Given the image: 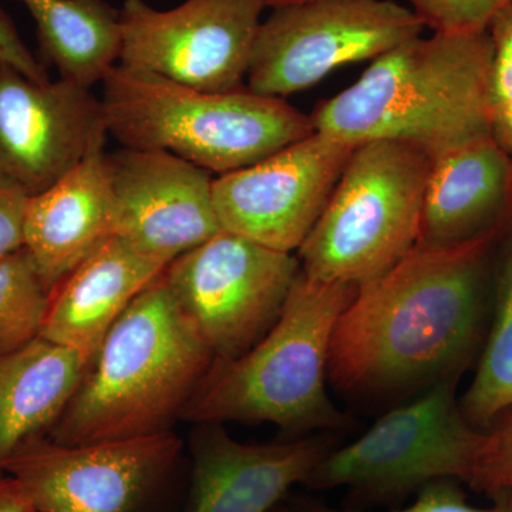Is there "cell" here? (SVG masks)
Returning a JSON list of instances; mask_svg holds the SVG:
<instances>
[{"mask_svg": "<svg viewBox=\"0 0 512 512\" xmlns=\"http://www.w3.org/2000/svg\"><path fill=\"white\" fill-rule=\"evenodd\" d=\"M191 441L187 512H271L293 485L306 484L330 451L326 437L248 444L220 424H202Z\"/></svg>", "mask_w": 512, "mask_h": 512, "instance_id": "obj_15", "label": "cell"}, {"mask_svg": "<svg viewBox=\"0 0 512 512\" xmlns=\"http://www.w3.org/2000/svg\"><path fill=\"white\" fill-rule=\"evenodd\" d=\"M503 232L453 247L417 244L360 285L333 330L332 382L386 394L461 373L480 332L485 262Z\"/></svg>", "mask_w": 512, "mask_h": 512, "instance_id": "obj_1", "label": "cell"}, {"mask_svg": "<svg viewBox=\"0 0 512 512\" xmlns=\"http://www.w3.org/2000/svg\"><path fill=\"white\" fill-rule=\"evenodd\" d=\"M302 512H357L336 510L322 504H308ZM390 512H512L510 505L493 503L491 507H476L468 503L466 494L456 480H439L420 488L409 507Z\"/></svg>", "mask_w": 512, "mask_h": 512, "instance_id": "obj_25", "label": "cell"}, {"mask_svg": "<svg viewBox=\"0 0 512 512\" xmlns=\"http://www.w3.org/2000/svg\"><path fill=\"white\" fill-rule=\"evenodd\" d=\"M29 195L0 177V256L23 248V222Z\"/></svg>", "mask_w": 512, "mask_h": 512, "instance_id": "obj_27", "label": "cell"}, {"mask_svg": "<svg viewBox=\"0 0 512 512\" xmlns=\"http://www.w3.org/2000/svg\"><path fill=\"white\" fill-rule=\"evenodd\" d=\"M493 45L490 69L491 113L512 100V3L491 20L487 29Z\"/></svg>", "mask_w": 512, "mask_h": 512, "instance_id": "obj_26", "label": "cell"}, {"mask_svg": "<svg viewBox=\"0 0 512 512\" xmlns=\"http://www.w3.org/2000/svg\"><path fill=\"white\" fill-rule=\"evenodd\" d=\"M512 158L484 134L434 158L424 194L419 244L453 247L505 231Z\"/></svg>", "mask_w": 512, "mask_h": 512, "instance_id": "obj_17", "label": "cell"}, {"mask_svg": "<svg viewBox=\"0 0 512 512\" xmlns=\"http://www.w3.org/2000/svg\"><path fill=\"white\" fill-rule=\"evenodd\" d=\"M103 130L90 90L62 79L36 82L0 60V177L29 197L79 164Z\"/></svg>", "mask_w": 512, "mask_h": 512, "instance_id": "obj_14", "label": "cell"}, {"mask_svg": "<svg viewBox=\"0 0 512 512\" xmlns=\"http://www.w3.org/2000/svg\"><path fill=\"white\" fill-rule=\"evenodd\" d=\"M357 289L301 269L274 326L244 355L214 360L181 419L271 423L288 431L345 426L326 379L333 330Z\"/></svg>", "mask_w": 512, "mask_h": 512, "instance_id": "obj_4", "label": "cell"}, {"mask_svg": "<svg viewBox=\"0 0 512 512\" xmlns=\"http://www.w3.org/2000/svg\"><path fill=\"white\" fill-rule=\"evenodd\" d=\"M35 19L40 53L60 79L90 90L120 62V10L106 0H19Z\"/></svg>", "mask_w": 512, "mask_h": 512, "instance_id": "obj_20", "label": "cell"}, {"mask_svg": "<svg viewBox=\"0 0 512 512\" xmlns=\"http://www.w3.org/2000/svg\"><path fill=\"white\" fill-rule=\"evenodd\" d=\"M92 362L93 356L42 336L0 357V476L26 440L52 430Z\"/></svg>", "mask_w": 512, "mask_h": 512, "instance_id": "obj_19", "label": "cell"}, {"mask_svg": "<svg viewBox=\"0 0 512 512\" xmlns=\"http://www.w3.org/2000/svg\"><path fill=\"white\" fill-rule=\"evenodd\" d=\"M107 130L52 187L29 197L23 248L52 295L77 266L114 237V195L104 151Z\"/></svg>", "mask_w": 512, "mask_h": 512, "instance_id": "obj_16", "label": "cell"}, {"mask_svg": "<svg viewBox=\"0 0 512 512\" xmlns=\"http://www.w3.org/2000/svg\"><path fill=\"white\" fill-rule=\"evenodd\" d=\"M460 406L476 429L487 427L512 407V239L501 272L493 329Z\"/></svg>", "mask_w": 512, "mask_h": 512, "instance_id": "obj_21", "label": "cell"}, {"mask_svg": "<svg viewBox=\"0 0 512 512\" xmlns=\"http://www.w3.org/2000/svg\"><path fill=\"white\" fill-rule=\"evenodd\" d=\"M0 60L12 64L13 67L36 82H49V74L35 56L30 53L12 19L0 8Z\"/></svg>", "mask_w": 512, "mask_h": 512, "instance_id": "obj_28", "label": "cell"}, {"mask_svg": "<svg viewBox=\"0 0 512 512\" xmlns=\"http://www.w3.org/2000/svg\"><path fill=\"white\" fill-rule=\"evenodd\" d=\"M183 443L173 431L62 444L26 440L3 464L28 512H146L173 473Z\"/></svg>", "mask_w": 512, "mask_h": 512, "instance_id": "obj_10", "label": "cell"}, {"mask_svg": "<svg viewBox=\"0 0 512 512\" xmlns=\"http://www.w3.org/2000/svg\"><path fill=\"white\" fill-rule=\"evenodd\" d=\"M167 266L111 237L52 292L39 336L94 357L114 323Z\"/></svg>", "mask_w": 512, "mask_h": 512, "instance_id": "obj_18", "label": "cell"}, {"mask_svg": "<svg viewBox=\"0 0 512 512\" xmlns=\"http://www.w3.org/2000/svg\"><path fill=\"white\" fill-rule=\"evenodd\" d=\"M460 373L444 377L412 403L384 414L349 446L330 450L306 485L349 487L372 500L404 497L439 480L467 483L481 430L456 399Z\"/></svg>", "mask_w": 512, "mask_h": 512, "instance_id": "obj_7", "label": "cell"}, {"mask_svg": "<svg viewBox=\"0 0 512 512\" xmlns=\"http://www.w3.org/2000/svg\"><path fill=\"white\" fill-rule=\"evenodd\" d=\"M104 126L124 148L161 150L220 175L315 133L311 114L249 89L204 92L117 64L103 82Z\"/></svg>", "mask_w": 512, "mask_h": 512, "instance_id": "obj_5", "label": "cell"}, {"mask_svg": "<svg viewBox=\"0 0 512 512\" xmlns=\"http://www.w3.org/2000/svg\"><path fill=\"white\" fill-rule=\"evenodd\" d=\"M491 59L488 32L414 37L318 104L313 128L352 146L402 141L434 160L491 134Z\"/></svg>", "mask_w": 512, "mask_h": 512, "instance_id": "obj_2", "label": "cell"}, {"mask_svg": "<svg viewBox=\"0 0 512 512\" xmlns=\"http://www.w3.org/2000/svg\"><path fill=\"white\" fill-rule=\"evenodd\" d=\"M265 8H284V6L298 5V3L309 2V0H259Z\"/></svg>", "mask_w": 512, "mask_h": 512, "instance_id": "obj_31", "label": "cell"}, {"mask_svg": "<svg viewBox=\"0 0 512 512\" xmlns=\"http://www.w3.org/2000/svg\"><path fill=\"white\" fill-rule=\"evenodd\" d=\"M424 28L446 35L487 32L491 20L512 0H406Z\"/></svg>", "mask_w": 512, "mask_h": 512, "instance_id": "obj_24", "label": "cell"}, {"mask_svg": "<svg viewBox=\"0 0 512 512\" xmlns=\"http://www.w3.org/2000/svg\"><path fill=\"white\" fill-rule=\"evenodd\" d=\"M484 429L467 484L512 508V407Z\"/></svg>", "mask_w": 512, "mask_h": 512, "instance_id": "obj_23", "label": "cell"}, {"mask_svg": "<svg viewBox=\"0 0 512 512\" xmlns=\"http://www.w3.org/2000/svg\"><path fill=\"white\" fill-rule=\"evenodd\" d=\"M0 512H28L18 483L6 474L0 476Z\"/></svg>", "mask_w": 512, "mask_h": 512, "instance_id": "obj_30", "label": "cell"}, {"mask_svg": "<svg viewBox=\"0 0 512 512\" xmlns=\"http://www.w3.org/2000/svg\"><path fill=\"white\" fill-rule=\"evenodd\" d=\"M491 134L512 158V100L491 113Z\"/></svg>", "mask_w": 512, "mask_h": 512, "instance_id": "obj_29", "label": "cell"}, {"mask_svg": "<svg viewBox=\"0 0 512 512\" xmlns=\"http://www.w3.org/2000/svg\"><path fill=\"white\" fill-rule=\"evenodd\" d=\"M505 229H508V231L511 232V239H512V173H511L510 195H508L507 217H505Z\"/></svg>", "mask_w": 512, "mask_h": 512, "instance_id": "obj_32", "label": "cell"}, {"mask_svg": "<svg viewBox=\"0 0 512 512\" xmlns=\"http://www.w3.org/2000/svg\"><path fill=\"white\" fill-rule=\"evenodd\" d=\"M424 29L412 9L394 0H309L274 9L256 35L248 89L284 99L339 67L375 60Z\"/></svg>", "mask_w": 512, "mask_h": 512, "instance_id": "obj_8", "label": "cell"}, {"mask_svg": "<svg viewBox=\"0 0 512 512\" xmlns=\"http://www.w3.org/2000/svg\"><path fill=\"white\" fill-rule=\"evenodd\" d=\"M275 512H291V511H288V510H278V511H275Z\"/></svg>", "mask_w": 512, "mask_h": 512, "instance_id": "obj_33", "label": "cell"}, {"mask_svg": "<svg viewBox=\"0 0 512 512\" xmlns=\"http://www.w3.org/2000/svg\"><path fill=\"white\" fill-rule=\"evenodd\" d=\"M214 360L163 274L114 323L46 436L87 444L170 431Z\"/></svg>", "mask_w": 512, "mask_h": 512, "instance_id": "obj_3", "label": "cell"}, {"mask_svg": "<svg viewBox=\"0 0 512 512\" xmlns=\"http://www.w3.org/2000/svg\"><path fill=\"white\" fill-rule=\"evenodd\" d=\"M49 301L25 248L0 256V357L40 335Z\"/></svg>", "mask_w": 512, "mask_h": 512, "instance_id": "obj_22", "label": "cell"}, {"mask_svg": "<svg viewBox=\"0 0 512 512\" xmlns=\"http://www.w3.org/2000/svg\"><path fill=\"white\" fill-rule=\"evenodd\" d=\"M355 147L315 131L258 163L220 175L212 198L222 231L276 251H298Z\"/></svg>", "mask_w": 512, "mask_h": 512, "instance_id": "obj_12", "label": "cell"}, {"mask_svg": "<svg viewBox=\"0 0 512 512\" xmlns=\"http://www.w3.org/2000/svg\"><path fill=\"white\" fill-rule=\"evenodd\" d=\"M299 271L298 256L221 231L174 259L164 279L214 359L229 360L274 326Z\"/></svg>", "mask_w": 512, "mask_h": 512, "instance_id": "obj_9", "label": "cell"}, {"mask_svg": "<svg viewBox=\"0 0 512 512\" xmlns=\"http://www.w3.org/2000/svg\"><path fill=\"white\" fill-rule=\"evenodd\" d=\"M114 237L170 265L222 231L211 173L161 150L107 154Z\"/></svg>", "mask_w": 512, "mask_h": 512, "instance_id": "obj_13", "label": "cell"}, {"mask_svg": "<svg viewBox=\"0 0 512 512\" xmlns=\"http://www.w3.org/2000/svg\"><path fill=\"white\" fill-rule=\"evenodd\" d=\"M264 9L259 0H185L168 10L126 0L119 64L204 92L242 89Z\"/></svg>", "mask_w": 512, "mask_h": 512, "instance_id": "obj_11", "label": "cell"}, {"mask_svg": "<svg viewBox=\"0 0 512 512\" xmlns=\"http://www.w3.org/2000/svg\"><path fill=\"white\" fill-rule=\"evenodd\" d=\"M433 158L402 141H369L350 154L311 234L301 269L325 282L360 286L419 244Z\"/></svg>", "mask_w": 512, "mask_h": 512, "instance_id": "obj_6", "label": "cell"}]
</instances>
